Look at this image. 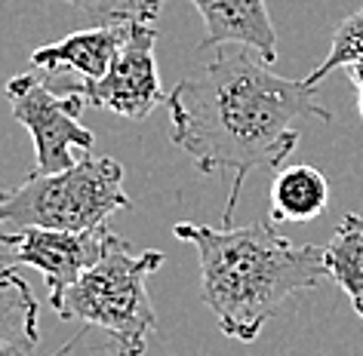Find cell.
<instances>
[{"mask_svg":"<svg viewBox=\"0 0 363 356\" xmlns=\"http://www.w3.org/2000/svg\"><path fill=\"white\" fill-rule=\"evenodd\" d=\"M84 335H86V328H84V332H77V335L71 338L68 344H62V347H59V353H52V356H68L71 350H74V344H77V341H80V338H84Z\"/></svg>","mask_w":363,"mask_h":356,"instance_id":"15","label":"cell"},{"mask_svg":"<svg viewBox=\"0 0 363 356\" xmlns=\"http://www.w3.org/2000/svg\"><path fill=\"white\" fill-rule=\"evenodd\" d=\"M172 234L194 246L201 298L222 335L243 344L256 341L262 326L293 295L326 280L320 246L286 240L265 218L247 227L179 222Z\"/></svg>","mask_w":363,"mask_h":356,"instance_id":"2","label":"cell"},{"mask_svg":"<svg viewBox=\"0 0 363 356\" xmlns=\"http://www.w3.org/2000/svg\"><path fill=\"white\" fill-rule=\"evenodd\" d=\"M154 43H157L154 22H133L111 71L102 80H71L65 89L84 96L86 108H102L126 120H145L163 102Z\"/></svg>","mask_w":363,"mask_h":356,"instance_id":"7","label":"cell"},{"mask_svg":"<svg viewBox=\"0 0 363 356\" xmlns=\"http://www.w3.org/2000/svg\"><path fill=\"white\" fill-rule=\"evenodd\" d=\"M167 261L160 249L135 252L114 236L102 261L93 264L52 310L59 319H80L86 328H105L114 338V356H145L148 338L157 328L148 277Z\"/></svg>","mask_w":363,"mask_h":356,"instance_id":"3","label":"cell"},{"mask_svg":"<svg viewBox=\"0 0 363 356\" xmlns=\"http://www.w3.org/2000/svg\"><path fill=\"white\" fill-rule=\"evenodd\" d=\"M114 234L108 224L96 231H47V227H22V231H0V261L28 264L43 273L50 292V307H56L62 295L102 261Z\"/></svg>","mask_w":363,"mask_h":356,"instance_id":"6","label":"cell"},{"mask_svg":"<svg viewBox=\"0 0 363 356\" xmlns=\"http://www.w3.org/2000/svg\"><path fill=\"white\" fill-rule=\"evenodd\" d=\"M40 304L13 264H0V356H31L40 344Z\"/></svg>","mask_w":363,"mask_h":356,"instance_id":"10","label":"cell"},{"mask_svg":"<svg viewBox=\"0 0 363 356\" xmlns=\"http://www.w3.org/2000/svg\"><path fill=\"white\" fill-rule=\"evenodd\" d=\"M326 206H330V181L320 169L308 163L277 169L271 181V222H314Z\"/></svg>","mask_w":363,"mask_h":356,"instance_id":"11","label":"cell"},{"mask_svg":"<svg viewBox=\"0 0 363 356\" xmlns=\"http://www.w3.org/2000/svg\"><path fill=\"white\" fill-rule=\"evenodd\" d=\"M335 68H345L348 77L354 80V86H363V6L357 13H351L348 19L339 22V28L333 34V47L320 65L305 77L308 86H317L326 74H333Z\"/></svg>","mask_w":363,"mask_h":356,"instance_id":"13","label":"cell"},{"mask_svg":"<svg viewBox=\"0 0 363 356\" xmlns=\"http://www.w3.org/2000/svg\"><path fill=\"white\" fill-rule=\"evenodd\" d=\"M77 6L93 16L99 25H123V22H157L163 0H59Z\"/></svg>","mask_w":363,"mask_h":356,"instance_id":"14","label":"cell"},{"mask_svg":"<svg viewBox=\"0 0 363 356\" xmlns=\"http://www.w3.org/2000/svg\"><path fill=\"white\" fill-rule=\"evenodd\" d=\"M326 277L348 295L354 314L363 319V215L348 212L335 227L330 246H323Z\"/></svg>","mask_w":363,"mask_h":356,"instance_id":"12","label":"cell"},{"mask_svg":"<svg viewBox=\"0 0 363 356\" xmlns=\"http://www.w3.org/2000/svg\"><path fill=\"white\" fill-rule=\"evenodd\" d=\"M121 209H130L123 166L114 157L84 154L65 172H31L22 185L0 188V231H96Z\"/></svg>","mask_w":363,"mask_h":356,"instance_id":"4","label":"cell"},{"mask_svg":"<svg viewBox=\"0 0 363 356\" xmlns=\"http://www.w3.org/2000/svg\"><path fill=\"white\" fill-rule=\"evenodd\" d=\"M133 22L123 25H96L86 31H74L47 47H38L31 52V65L56 74V71H68L80 80H102L111 71L117 52H121L126 34H130Z\"/></svg>","mask_w":363,"mask_h":356,"instance_id":"9","label":"cell"},{"mask_svg":"<svg viewBox=\"0 0 363 356\" xmlns=\"http://www.w3.org/2000/svg\"><path fill=\"white\" fill-rule=\"evenodd\" d=\"M6 102L13 120L28 130L34 142V169L38 176L65 172L80 160L77 151H89L96 135L80 123V111L86 108L84 96L74 89H50L38 74H16L6 80Z\"/></svg>","mask_w":363,"mask_h":356,"instance_id":"5","label":"cell"},{"mask_svg":"<svg viewBox=\"0 0 363 356\" xmlns=\"http://www.w3.org/2000/svg\"><path fill=\"white\" fill-rule=\"evenodd\" d=\"M357 114L363 117V86L357 89Z\"/></svg>","mask_w":363,"mask_h":356,"instance_id":"16","label":"cell"},{"mask_svg":"<svg viewBox=\"0 0 363 356\" xmlns=\"http://www.w3.org/2000/svg\"><path fill=\"white\" fill-rule=\"evenodd\" d=\"M203 19V40L197 50L247 47L271 65L277 59V31L265 0H188Z\"/></svg>","mask_w":363,"mask_h":356,"instance_id":"8","label":"cell"},{"mask_svg":"<svg viewBox=\"0 0 363 356\" xmlns=\"http://www.w3.org/2000/svg\"><path fill=\"white\" fill-rule=\"evenodd\" d=\"M169 139L191 157L203 176L231 172L234 185L222 209V227H231L243 181L252 169H280L298 144V120L333 114L317 105V86L274 74L252 50H225L194 68L167 96Z\"/></svg>","mask_w":363,"mask_h":356,"instance_id":"1","label":"cell"}]
</instances>
